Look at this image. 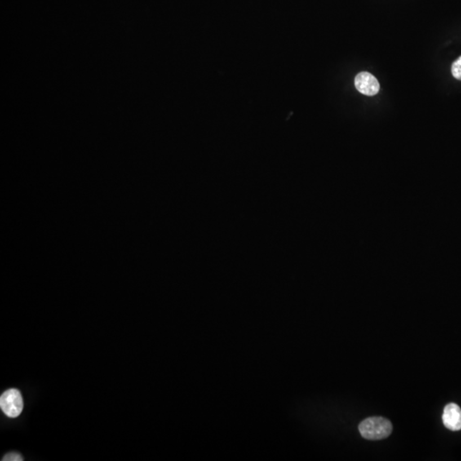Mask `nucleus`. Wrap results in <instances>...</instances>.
Segmentation results:
<instances>
[{"label":"nucleus","instance_id":"f03ea898","mask_svg":"<svg viewBox=\"0 0 461 461\" xmlns=\"http://www.w3.org/2000/svg\"><path fill=\"white\" fill-rule=\"evenodd\" d=\"M0 408L5 415L10 418H16L23 409V399L20 391L10 389L2 394L0 397Z\"/></svg>","mask_w":461,"mask_h":461},{"label":"nucleus","instance_id":"f257e3e1","mask_svg":"<svg viewBox=\"0 0 461 461\" xmlns=\"http://www.w3.org/2000/svg\"><path fill=\"white\" fill-rule=\"evenodd\" d=\"M359 431L364 438L378 441L389 437L393 431V426L391 421L383 417H371L360 423Z\"/></svg>","mask_w":461,"mask_h":461},{"label":"nucleus","instance_id":"423d86ee","mask_svg":"<svg viewBox=\"0 0 461 461\" xmlns=\"http://www.w3.org/2000/svg\"><path fill=\"white\" fill-rule=\"evenodd\" d=\"M3 461H22L23 460V457L17 453H9L6 454L2 459Z\"/></svg>","mask_w":461,"mask_h":461},{"label":"nucleus","instance_id":"20e7f679","mask_svg":"<svg viewBox=\"0 0 461 461\" xmlns=\"http://www.w3.org/2000/svg\"><path fill=\"white\" fill-rule=\"evenodd\" d=\"M442 422L450 431L461 430V409L457 404L449 403L445 407L442 414Z\"/></svg>","mask_w":461,"mask_h":461},{"label":"nucleus","instance_id":"7ed1b4c3","mask_svg":"<svg viewBox=\"0 0 461 461\" xmlns=\"http://www.w3.org/2000/svg\"><path fill=\"white\" fill-rule=\"evenodd\" d=\"M355 86L359 93L366 96H375L380 90L377 78L368 72H360L356 76Z\"/></svg>","mask_w":461,"mask_h":461},{"label":"nucleus","instance_id":"39448f33","mask_svg":"<svg viewBox=\"0 0 461 461\" xmlns=\"http://www.w3.org/2000/svg\"><path fill=\"white\" fill-rule=\"evenodd\" d=\"M452 75L454 78L461 81V57L457 59L452 65Z\"/></svg>","mask_w":461,"mask_h":461}]
</instances>
